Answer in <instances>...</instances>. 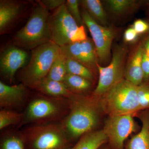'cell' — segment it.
Listing matches in <instances>:
<instances>
[{
  "mask_svg": "<svg viewBox=\"0 0 149 149\" xmlns=\"http://www.w3.org/2000/svg\"><path fill=\"white\" fill-rule=\"evenodd\" d=\"M67 116L61 122L71 143L94 130L100 121L102 109L99 98L75 94L69 100Z\"/></svg>",
  "mask_w": 149,
  "mask_h": 149,
  "instance_id": "1",
  "label": "cell"
},
{
  "mask_svg": "<svg viewBox=\"0 0 149 149\" xmlns=\"http://www.w3.org/2000/svg\"><path fill=\"white\" fill-rule=\"evenodd\" d=\"M68 99L41 94L28 102L19 127L27 125L61 122L69 113Z\"/></svg>",
  "mask_w": 149,
  "mask_h": 149,
  "instance_id": "2",
  "label": "cell"
},
{
  "mask_svg": "<svg viewBox=\"0 0 149 149\" xmlns=\"http://www.w3.org/2000/svg\"><path fill=\"white\" fill-rule=\"evenodd\" d=\"M20 133L25 149H70L73 146L60 122L29 125Z\"/></svg>",
  "mask_w": 149,
  "mask_h": 149,
  "instance_id": "3",
  "label": "cell"
},
{
  "mask_svg": "<svg viewBox=\"0 0 149 149\" xmlns=\"http://www.w3.org/2000/svg\"><path fill=\"white\" fill-rule=\"evenodd\" d=\"M138 86L123 79L99 98L102 110L109 115H133L141 111Z\"/></svg>",
  "mask_w": 149,
  "mask_h": 149,
  "instance_id": "4",
  "label": "cell"
},
{
  "mask_svg": "<svg viewBox=\"0 0 149 149\" xmlns=\"http://www.w3.org/2000/svg\"><path fill=\"white\" fill-rule=\"evenodd\" d=\"M60 52V47L51 41L33 49L29 63L20 74L22 83L27 87L36 89L47 76Z\"/></svg>",
  "mask_w": 149,
  "mask_h": 149,
  "instance_id": "5",
  "label": "cell"
},
{
  "mask_svg": "<svg viewBox=\"0 0 149 149\" xmlns=\"http://www.w3.org/2000/svg\"><path fill=\"white\" fill-rule=\"evenodd\" d=\"M49 10L40 1L35 6L25 25L19 30L14 37L18 45L34 49L50 41L48 19Z\"/></svg>",
  "mask_w": 149,
  "mask_h": 149,
  "instance_id": "6",
  "label": "cell"
},
{
  "mask_svg": "<svg viewBox=\"0 0 149 149\" xmlns=\"http://www.w3.org/2000/svg\"><path fill=\"white\" fill-rule=\"evenodd\" d=\"M48 24L50 41L60 47L87 39L84 26L77 24L65 4L50 15Z\"/></svg>",
  "mask_w": 149,
  "mask_h": 149,
  "instance_id": "7",
  "label": "cell"
},
{
  "mask_svg": "<svg viewBox=\"0 0 149 149\" xmlns=\"http://www.w3.org/2000/svg\"><path fill=\"white\" fill-rule=\"evenodd\" d=\"M126 54V48L123 46L118 47L113 52L111 61L108 66L102 67L97 63L99 81L93 92V96L100 97L116 84L124 79Z\"/></svg>",
  "mask_w": 149,
  "mask_h": 149,
  "instance_id": "8",
  "label": "cell"
},
{
  "mask_svg": "<svg viewBox=\"0 0 149 149\" xmlns=\"http://www.w3.org/2000/svg\"><path fill=\"white\" fill-rule=\"evenodd\" d=\"M137 128L133 115L127 114L109 116L103 130L112 149H123L124 142Z\"/></svg>",
  "mask_w": 149,
  "mask_h": 149,
  "instance_id": "9",
  "label": "cell"
},
{
  "mask_svg": "<svg viewBox=\"0 0 149 149\" xmlns=\"http://www.w3.org/2000/svg\"><path fill=\"white\" fill-rule=\"evenodd\" d=\"M81 15L91 33L97 56L101 62L106 61L110 55L113 32L109 28L99 24L85 10L82 11Z\"/></svg>",
  "mask_w": 149,
  "mask_h": 149,
  "instance_id": "10",
  "label": "cell"
},
{
  "mask_svg": "<svg viewBox=\"0 0 149 149\" xmlns=\"http://www.w3.org/2000/svg\"><path fill=\"white\" fill-rule=\"evenodd\" d=\"M61 52L66 58L75 60L93 72L97 68V53L93 41L87 38L60 47Z\"/></svg>",
  "mask_w": 149,
  "mask_h": 149,
  "instance_id": "11",
  "label": "cell"
},
{
  "mask_svg": "<svg viewBox=\"0 0 149 149\" xmlns=\"http://www.w3.org/2000/svg\"><path fill=\"white\" fill-rule=\"evenodd\" d=\"M27 58V53L19 48L10 47L6 49L0 59V69L3 76L11 83L17 71L24 66Z\"/></svg>",
  "mask_w": 149,
  "mask_h": 149,
  "instance_id": "12",
  "label": "cell"
},
{
  "mask_svg": "<svg viewBox=\"0 0 149 149\" xmlns=\"http://www.w3.org/2000/svg\"><path fill=\"white\" fill-rule=\"evenodd\" d=\"M27 87L22 83L13 85L0 82V106L2 109L12 110L25 104L28 97Z\"/></svg>",
  "mask_w": 149,
  "mask_h": 149,
  "instance_id": "13",
  "label": "cell"
},
{
  "mask_svg": "<svg viewBox=\"0 0 149 149\" xmlns=\"http://www.w3.org/2000/svg\"><path fill=\"white\" fill-rule=\"evenodd\" d=\"M22 8L21 3L16 1L1 0L0 1V32L1 34L15 21Z\"/></svg>",
  "mask_w": 149,
  "mask_h": 149,
  "instance_id": "14",
  "label": "cell"
},
{
  "mask_svg": "<svg viewBox=\"0 0 149 149\" xmlns=\"http://www.w3.org/2000/svg\"><path fill=\"white\" fill-rule=\"evenodd\" d=\"M143 48L139 46L130 58L125 70V80L132 84L139 86L144 81V74L142 67V61Z\"/></svg>",
  "mask_w": 149,
  "mask_h": 149,
  "instance_id": "15",
  "label": "cell"
},
{
  "mask_svg": "<svg viewBox=\"0 0 149 149\" xmlns=\"http://www.w3.org/2000/svg\"><path fill=\"white\" fill-rule=\"evenodd\" d=\"M141 130L129 140L125 149H149V109L141 113Z\"/></svg>",
  "mask_w": 149,
  "mask_h": 149,
  "instance_id": "16",
  "label": "cell"
},
{
  "mask_svg": "<svg viewBox=\"0 0 149 149\" xmlns=\"http://www.w3.org/2000/svg\"><path fill=\"white\" fill-rule=\"evenodd\" d=\"M36 89L46 95L68 100L75 95L70 92L63 82L50 80L47 77L40 82Z\"/></svg>",
  "mask_w": 149,
  "mask_h": 149,
  "instance_id": "17",
  "label": "cell"
},
{
  "mask_svg": "<svg viewBox=\"0 0 149 149\" xmlns=\"http://www.w3.org/2000/svg\"><path fill=\"white\" fill-rule=\"evenodd\" d=\"M108 141L104 130H93L83 135L70 149H99Z\"/></svg>",
  "mask_w": 149,
  "mask_h": 149,
  "instance_id": "18",
  "label": "cell"
},
{
  "mask_svg": "<svg viewBox=\"0 0 149 149\" xmlns=\"http://www.w3.org/2000/svg\"><path fill=\"white\" fill-rule=\"evenodd\" d=\"M63 83L67 88L73 94L80 95L89 91L92 85V82L83 77L67 74Z\"/></svg>",
  "mask_w": 149,
  "mask_h": 149,
  "instance_id": "19",
  "label": "cell"
},
{
  "mask_svg": "<svg viewBox=\"0 0 149 149\" xmlns=\"http://www.w3.org/2000/svg\"><path fill=\"white\" fill-rule=\"evenodd\" d=\"M0 149H25L20 131L11 130L3 132L0 139Z\"/></svg>",
  "mask_w": 149,
  "mask_h": 149,
  "instance_id": "20",
  "label": "cell"
},
{
  "mask_svg": "<svg viewBox=\"0 0 149 149\" xmlns=\"http://www.w3.org/2000/svg\"><path fill=\"white\" fill-rule=\"evenodd\" d=\"M82 5L90 15L95 21L105 25L107 19L100 1L99 0H84L81 1Z\"/></svg>",
  "mask_w": 149,
  "mask_h": 149,
  "instance_id": "21",
  "label": "cell"
},
{
  "mask_svg": "<svg viewBox=\"0 0 149 149\" xmlns=\"http://www.w3.org/2000/svg\"><path fill=\"white\" fill-rule=\"evenodd\" d=\"M67 74L66 57L61 52L54 62L47 77L50 80L63 82Z\"/></svg>",
  "mask_w": 149,
  "mask_h": 149,
  "instance_id": "22",
  "label": "cell"
},
{
  "mask_svg": "<svg viewBox=\"0 0 149 149\" xmlns=\"http://www.w3.org/2000/svg\"><path fill=\"white\" fill-rule=\"evenodd\" d=\"M67 74H74L93 82L94 80L93 72L88 68L73 59L66 58Z\"/></svg>",
  "mask_w": 149,
  "mask_h": 149,
  "instance_id": "23",
  "label": "cell"
},
{
  "mask_svg": "<svg viewBox=\"0 0 149 149\" xmlns=\"http://www.w3.org/2000/svg\"><path fill=\"white\" fill-rule=\"evenodd\" d=\"M23 113L18 112L12 110L2 109L0 111V130L13 125L18 127L23 119Z\"/></svg>",
  "mask_w": 149,
  "mask_h": 149,
  "instance_id": "24",
  "label": "cell"
},
{
  "mask_svg": "<svg viewBox=\"0 0 149 149\" xmlns=\"http://www.w3.org/2000/svg\"><path fill=\"white\" fill-rule=\"evenodd\" d=\"M107 4L112 13L119 15L125 13L136 5V2L131 0H109Z\"/></svg>",
  "mask_w": 149,
  "mask_h": 149,
  "instance_id": "25",
  "label": "cell"
},
{
  "mask_svg": "<svg viewBox=\"0 0 149 149\" xmlns=\"http://www.w3.org/2000/svg\"><path fill=\"white\" fill-rule=\"evenodd\" d=\"M138 99L141 110L149 109V85L143 83L138 86Z\"/></svg>",
  "mask_w": 149,
  "mask_h": 149,
  "instance_id": "26",
  "label": "cell"
},
{
  "mask_svg": "<svg viewBox=\"0 0 149 149\" xmlns=\"http://www.w3.org/2000/svg\"><path fill=\"white\" fill-rule=\"evenodd\" d=\"M79 1L77 0H67L65 5L68 10L77 24L82 25L83 20L79 11Z\"/></svg>",
  "mask_w": 149,
  "mask_h": 149,
  "instance_id": "27",
  "label": "cell"
},
{
  "mask_svg": "<svg viewBox=\"0 0 149 149\" xmlns=\"http://www.w3.org/2000/svg\"><path fill=\"white\" fill-rule=\"evenodd\" d=\"M40 2L48 10H53L58 8L66 3L64 0H42Z\"/></svg>",
  "mask_w": 149,
  "mask_h": 149,
  "instance_id": "28",
  "label": "cell"
},
{
  "mask_svg": "<svg viewBox=\"0 0 149 149\" xmlns=\"http://www.w3.org/2000/svg\"><path fill=\"white\" fill-rule=\"evenodd\" d=\"M142 67L144 74V81L147 82L149 80V57L143 52L142 61Z\"/></svg>",
  "mask_w": 149,
  "mask_h": 149,
  "instance_id": "29",
  "label": "cell"
},
{
  "mask_svg": "<svg viewBox=\"0 0 149 149\" xmlns=\"http://www.w3.org/2000/svg\"><path fill=\"white\" fill-rule=\"evenodd\" d=\"M133 28L138 34H141L148 31L149 26L146 22L142 19H139L134 22Z\"/></svg>",
  "mask_w": 149,
  "mask_h": 149,
  "instance_id": "30",
  "label": "cell"
},
{
  "mask_svg": "<svg viewBox=\"0 0 149 149\" xmlns=\"http://www.w3.org/2000/svg\"><path fill=\"white\" fill-rule=\"evenodd\" d=\"M138 35L133 27L128 28L124 33V40L127 42H132L136 41Z\"/></svg>",
  "mask_w": 149,
  "mask_h": 149,
  "instance_id": "31",
  "label": "cell"
},
{
  "mask_svg": "<svg viewBox=\"0 0 149 149\" xmlns=\"http://www.w3.org/2000/svg\"><path fill=\"white\" fill-rule=\"evenodd\" d=\"M143 49L144 52L149 57V37L145 42Z\"/></svg>",
  "mask_w": 149,
  "mask_h": 149,
  "instance_id": "32",
  "label": "cell"
},
{
  "mask_svg": "<svg viewBox=\"0 0 149 149\" xmlns=\"http://www.w3.org/2000/svg\"><path fill=\"white\" fill-rule=\"evenodd\" d=\"M99 149H110L109 148H108L107 147H102V148H100Z\"/></svg>",
  "mask_w": 149,
  "mask_h": 149,
  "instance_id": "33",
  "label": "cell"
}]
</instances>
